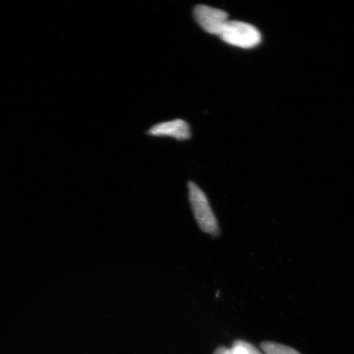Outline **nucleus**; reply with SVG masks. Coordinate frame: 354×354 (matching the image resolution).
<instances>
[{
	"label": "nucleus",
	"mask_w": 354,
	"mask_h": 354,
	"mask_svg": "<svg viewBox=\"0 0 354 354\" xmlns=\"http://www.w3.org/2000/svg\"><path fill=\"white\" fill-rule=\"evenodd\" d=\"M194 17L206 32L216 35H220L229 21L227 12L207 6L194 8Z\"/></svg>",
	"instance_id": "3"
},
{
	"label": "nucleus",
	"mask_w": 354,
	"mask_h": 354,
	"mask_svg": "<svg viewBox=\"0 0 354 354\" xmlns=\"http://www.w3.org/2000/svg\"><path fill=\"white\" fill-rule=\"evenodd\" d=\"M261 346L265 354H300L294 348L277 343L264 342Z\"/></svg>",
	"instance_id": "5"
},
{
	"label": "nucleus",
	"mask_w": 354,
	"mask_h": 354,
	"mask_svg": "<svg viewBox=\"0 0 354 354\" xmlns=\"http://www.w3.org/2000/svg\"><path fill=\"white\" fill-rule=\"evenodd\" d=\"M219 37L224 42L242 48H254L262 41V35L255 26L240 21L229 20Z\"/></svg>",
	"instance_id": "2"
},
{
	"label": "nucleus",
	"mask_w": 354,
	"mask_h": 354,
	"mask_svg": "<svg viewBox=\"0 0 354 354\" xmlns=\"http://www.w3.org/2000/svg\"><path fill=\"white\" fill-rule=\"evenodd\" d=\"M215 354H231V351H230V348L221 347L216 351Z\"/></svg>",
	"instance_id": "7"
},
{
	"label": "nucleus",
	"mask_w": 354,
	"mask_h": 354,
	"mask_svg": "<svg viewBox=\"0 0 354 354\" xmlns=\"http://www.w3.org/2000/svg\"><path fill=\"white\" fill-rule=\"evenodd\" d=\"M189 201L194 216L203 232L216 236L219 232L218 221L205 192L193 183H189Z\"/></svg>",
	"instance_id": "1"
},
{
	"label": "nucleus",
	"mask_w": 354,
	"mask_h": 354,
	"mask_svg": "<svg viewBox=\"0 0 354 354\" xmlns=\"http://www.w3.org/2000/svg\"><path fill=\"white\" fill-rule=\"evenodd\" d=\"M230 351H231V354H263L254 345L243 342V340L234 342Z\"/></svg>",
	"instance_id": "6"
},
{
	"label": "nucleus",
	"mask_w": 354,
	"mask_h": 354,
	"mask_svg": "<svg viewBox=\"0 0 354 354\" xmlns=\"http://www.w3.org/2000/svg\"><path fill=\"white\" fill-rule=\"evenodd\" d=\"M149 133L154 136H171L179 140H187L190 136L188 123L181 119L157 124Z\"/></svg>",
	"instance_id": "4"
}]
</instances>
